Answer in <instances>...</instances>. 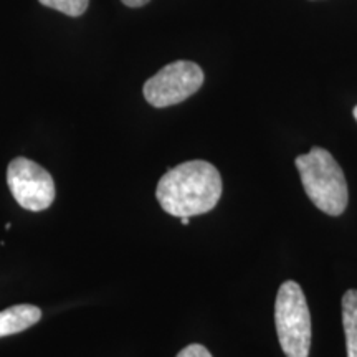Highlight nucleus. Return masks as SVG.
<instances>
[{
	"label": "nucleus",
	"mask_w": 357,
	"mask_h": 357,
	"mask_svg": "<svg viewBox=\"0 0 357 357\" xmlns=\"http://www.w3.org/2000/svg\"><path fill=\"white\" fill-rule=\"evenodd\" d=\"M352 114H354V118H356V121H357V106L354 108V111H352Z\"/></svg>",
	"instance_id": "nucleus-12"
},
{
	"label": "nucleus",
	"mask_w": 357,
	"mask_h": 357,
	"mask_svg": "<svg viewBox=\"0 0 357 357\" xmlns=\"http://www.w3.org/2000/svg\"><path fill=\"white\" fill-rule=\"evenodd\" d=\"M38 2L68 17L83 15L89 6V0H38Z\"/></svg>",
	"instance_id": "nucleus-8"
},
{
	"label": "nucleus",
	"mask_w": 357,
	"mask_h": 357,
	"mask_svg": "<svg viewBox=\"0 0 357 357\" xmlns=\"http://www.w3.org/2000/svg\"><path fill=\"white\" fill-rule=\"evenodd\" d=\"M176 357H212L211 351L202 344H190L182 349Z\"/></svg>",
	"instance_id": "nucleus-9"
},
{
	"label": "nucleus",
	"mask_w": 357,
	"mask_h": 357,
	"mask_svg": "<svg viewBox=\"0 0 357 357\" xmlns=\"http://www.w3.org/2000/svg\"><path fill=\"white\" fill-rule=\"evenodd\" d=\"M204 84V71L194 61L178 60L159 70L144 83L142 93L154 108H167L185 101Z\"/></svg>",
	"instance_id": "nucleus-4"
},
{
	"label": "nucleus",
	"mask_w": 357,
	"mask_h": 357,
	"mask_svg": "<svg viewBox=\"0 0 357 357\" xmlns=\"http://www.w3.org/2000/svg\"><path fill=\"white\" fill-rule=\"evenodd\" d=\"M275 324L287 357H307L311 349V314L296 281H284L275 303Z\"/></svg>",
	"instance_id": "nucleus-3"
},
{
	"label": "nucleus",
	"mask_w": 357,
	"mask_h": 357,
	"mask_svg": "<svg viewBox=\"0 0 357 357\" xmlns=\"http://www.w3.org/2000/svg\"><path fill=\"white\" fill-rule=\"evenodd\" d=\"M42 319V311L33 305L10 306L0 312V337L19 334Z\"/></svg>",
	"instance_id": "nucleus-6"
},
{
	"label": "nucleus",
	"mask_w": 357,
	"mask_h": 357,
	"mask_svg": "<svg viewBox=\"0 0 357 357\" xmlns=\"http://www.w3.org/2000/svg\"><path fill=\"white\" fill-rule=\"evenodd\" d=\"M7 184L13 199L25 211H47L55 200V182L50 172L26 158L10 160L7 167Z\"/></svg>",
	"instance_id": "nucleus-5"
},
{
	"label": "nucleus",
	"mask_w": 357,
	"mask_h": 357,
	"mask_svg": "<svg viewBox=\"0 0 357 357\" xmlns=\"http://www.w3.org/2000/svg\"><path fill=\"white\" fill-rule=\"evenodd\" d=\"M126 7H131V8H139V7H144L147 3L151 2V0H121Z\"/></svg>",
	"instance_id": "nucleus-10"
},
{
	"label": "nucleus",
	"mask_w": 357,
	"mask_h": 357,
	"mask_svg": "<svg viewBox=\"0 0 357 357\" xmlns=\"http://www.w3.org/2000/svg\"><path fill=\"white\" fill-rule=\"evenodd\" d=\"M294 164L311 202L328 215H341L349 194L344 172L333 154L323 147H312L307 154L298 155Z\"/></svg>",
	"instance_id": "nucleus-2"
},
{
	"label": "nucleus",
	"mask_w": 357,
	"mask_h": 357,
	"mask_svg": "<svg viewBox=\"0 0 357 357\" xmlns=\"http://www.w3.org/2000/svg\"><path fill=\"white\" fill-rule=\"evenodd\" d=\"M342 326L347 357H357V289H349L342 296Z\"/></svg>",
	"instance_id": "nucleus-7"
},
{
	"label": "nucleus",
	"mask_w": 357,
	"mask_h": 357,
	"mask_svg": "<svg viewBox=\"0 0 357 357\" xmlns=\"http://www.w3.org/2000/svg\"><path fill=\"white\" fill-rule=\"evenodd\" d=\"M181 223H182V225H189L190 217H181Z\"/></svg>",
	"instance_id": "nucleus-11"
},
{
	"label": "nucleus",
	"mask_w": 357,
	"mask_h": 357,
	"mask_svg": "<svg viewBox=\"0 0 357 357\" xmlns=\"http://www.w3.org/2000/svg\"><path fill=\"white\" fill-rule=\"evenodd\" d=\"M222 176L207 160L178 164L160 177L155 197L172 217H194L211 212L222 197Z\"/></svg>",
	"instance_id": "nucleus-1"
}]
</instances>
